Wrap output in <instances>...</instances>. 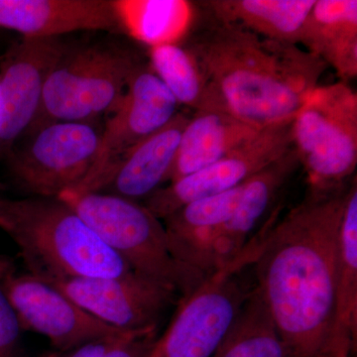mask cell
Returning <instances> with one entry per match:
<instances>
[{"label": "cell", "mask_w": 357, "mask_h": 357, "mask_svg": "<svg viewBox=\"0 0 357 357\" xmlns=\"http://www.w3.org/2000/svg\"><path fill=\"white\" fill-rule=\"evenodd\" d=\"M347 192H311L280 222L270 218L253 262L256 287L291 357H319L330 340Z\"/></svg>", "instance_id": "obj_1"}, {"label": "cell", "mask_w": 357, "mask_h": 357, "mask_svg": "<svg viewBox=\"0 0 357 357\" xmlns=\"http://www.w3.org/2000/svg\"><path fill=\"white\" fill-rule=\"evenodd\" d=\"M204 14L182 45L218 109L259 129L292 122L319 86L325 63L300 45L265 39Z\"/></svg>", "instance_id": "obj_2"}, {"label": "cell", "mask_w": 357, "mask_h": 357, "mask_svg": "<svg viewBox=\"0 0 357 357\" xmlns=\"http://www.w3.org/2000/svg\"><path fill=\"white\" fill-rule=\"evenodd\" d=\"M0 229L30 274L47 281L133 274L72 208L58 198H0Z\"/></svg>", "instance_id": "obj_3"}, {"label": "cell", "mask_w": 357, "mask_h": 357, "mask_svg": "<svg viewBox=\"0 0 357 357\" xmlns=\"http://www.w3.org/2000/svg\"><path fill=\"white\" fill-rule=\"evenodd\" d=\"M69 204L134 273L189 295L206 275L178 262L161 220L138 202L96 192L69 190L58 197Z\"/></svg>", "instance_id": "obj_4"}, {"label": "cell", "mask_w": 357, "mask_h": 357, "mask_svg": "<svg viewBox=\"0 0 357 357\" xmlns=\"http://www.w3.org/2000/svg\"><path fill=\"white\" fill-rule=\"evenodd\" d=\"M145 64L137 52L114 42L68 47L47 82L38 115L27 132L53 122H91L109 114Z\"/></svg>", "instance_id": "obj_5"}, {"label": "cell", "mask_w": 357, "mask_h": 357, "mask_svg": "<svg viewBox=\"0 0 357 357\" xmlns=\"http://www.w3.org/2000/svg\"><path fill=\"white\" fill-rule=\"evenodd\" d=\"M291 139L311 192L344 187L357 166V93L345 82L319 84L291 122Z\"/></svg>", "instance_id": "obj_6"}, {"label": "cell", "mask_w": 357, "mask_h": 357, "mask_svg": "<svg viewBox=\"0 0 357 357\" xmlns=\"http://www.w3.org/2000/svg\"><path fill=\"white\" fill-rule=\"evenodd\" d=\"M253 236L234 260L208 274L183 297L168 330L157 340L149 357H213L248 299L237 274L252 265L262 246Z\"/></svg>", "instance_id": "obj_7"}, {"label": "cell", "mask_w": 357, "mask_h": 357, "mask_svg": "<svg viewBox=\"0 0 357 357\" xmlns=\"http://www.w3.org/2000/svg\"><path fill=\"white\" fill-rule=\"evenodd\" d=\"M100 133L91 122H53L29 131L6 155L11 176L38 198L77 190L95 164Z\"/></svg>", "instance_id": "obj_8"}, {"label": "cell", "mask_w": 357, "mask_h": 357, "mask_svg": "<svg viewBox=\"0 0 357 357\" xmlns=\"http://www.w3.org/2000/svg\"><path fill=\"white\" fill-rule=\"evenodd\" d=\"M291 148V122L263 128L211 165L160 188L145 199L144 206L155 217L165 220L192 202L243 184Z\"/></svg>", "instance_id": "obj_9"}, {"label": "cell", "mask_w": 357, "mask_h": 357, "mask_svg": "<svg viewBox=\"0 0 357 357\" xmlns=\"http://www.w3.org/2000/svg\"><path fill=\"white\" fill-rule=\"evenodd\" d=\"M60 37H23L11 45L0 65V156L13 150L31 128L45 86L67 51Z\"/></svg>", "instance_id": "obj_10"}, {"label": "cell", "mask_w": 357, "mask_h": 357, "mask_svg": "<svg viewBox=\"0 0 357 357\" xmlns=\"http://www.w3.org/2000/svg\"><path fill=\"white\" fill-rule=\"evenodd\" d=\"M3 288L21 328L40 333L60 352L126 332L112 328L82 309L48 281L34 275H7Z\"/></svg>", "instance_id": "obj_11"}, {"label": "cell", "mask_w": 357, "mask_h": 357, "mask_svg": "<svg viewBox=\"0 0 357 357\" xmlns=\"http://www.w3.org/2000/svg\"><path fill=\"white\" fill-rule=\"evenodd\" d=\"M178 107L149 62L142 66L116 107L107 114L95 164L86 181L74 191H89L119 157L165 126L178 114Z\"/></svg>", "instance_id": "obj_12"}, {"label": "cell", "mask_w": 357, "mask_h": 357, "mask_svg": "<svg viewBox=\"0 0 357 357\" xmlns=\"http://www.w3.org/2000/svg\"><path fill=\"white\" fill-rule=\"evenodd\" d=\"M48 282L91 316L123 332L156 328L167 307L178 297L174 291L136 273L119 278Z\"/></svg>", "instance_id": "obj_13"}, {"label": "cell", "mask_w": 357, "mask_h": 357, "mask_svg": "<svg viewBox=\"0 0 357 357\" xmlns=\"http://www.w3.org/2000/svg\"><path fill=\"white\" fill-rule=\"evenodd\" d=\"M190 117L178 112L163 128L119 157L86 192L137 202L168 182L183 131Z\"/></svg>", "instance_id": "obj_14"}, {"label": "cell", "mask_w": 357, "mask_h": 357, "mask_svg": "<svg viewBox=\"0 0 357 357\" xmlns=\"http://www.w3.org/2000/svg\"><path fill=\"white\" fill-rule=\"evenodd\" d=\"M0 28L28 38L76 31L123 33L112 0H0Z\"/></svg>", "instance_id": "obj_15"}, {"label": "cell", "mask_w": 357, "mask_h": 357, "mask_svg": "<svg viewBox=\"0 0 357 357\" xmlns=\"http://www.w3.org/2000/svg\"><path fill=\"white\" fill-rule=\"evenodd\" d=\"M300 166L293 147L245 183L243 199L225 222L211 249L210 273L237 257L250 243V234L274 204V199Z\"/></svg>", "instance_id": "obj_16"}, {"label": "cell", "mask_w": 357, "mask_h": 357, "mask_svg": "<svg viewBox=\"0 0 357 357\" xmlns=\"http://www.w3.org/2000/svg\"><path fill=\"white\" fill-rule=\"evenodd\" d=\"M299 45L335 70L342 82L357 77L356 0H316Z\"/></svg>", "instance_id": "obj_17"}, {"label": "cell", "mask_w": 357, "mask_h": 357, "mask_svg": "<svg viewBox=\"0 0 357 357\" xmlns=\"http://www.w3.org/2000/svg\"><path fill=\"white\" fill-rule=\"evenodd\" d=\"M259 130L225 112H195L183 131L168 182L211 165Z\"/></svg>", "instance_id": "obj_18"}, {"label": "cell", "mask_w": 357, "mask_h": 357, "mask_svg": "<svg viewBox=\"0 0 357 357\" xmlns=\"http://www.w3.org/2000/svg\"><path fill=\"white\" fill-rule=\"evenodd\" d=\"M316 0H208L204 13L258 36L299 45L301 31Z\"/></svg>", "instance_id": "obj_19"}, {"label": "cell", "mask_w": 357, "mask_h": 357, "mask_svg": "<svg viewBox=\"0 0 357 357\" xmlns=\"http://www.w3.org/2000/svg\"><path fill=\"white\" fill-rule=\"evenodd\" d=\"M357 331V185L347 188L340 229L335 312L328 347L349 345ZM326 351V349H325Z\"/></svg>", "instance_id": "obj_20"}, {"label": "cell", "mask_w": 357, "mask_h": 357, "mask_svg": "<svg viewBox=\"0 0 357 357\" xmlns=\"http://www.w3.org/2000/svg\"><path fill=\"white\" fill-rule=\"evenodd\" d=\"M122 30L151 47L177 43L195 21L192 4L180 0L115 1Z\"/></svg>", "instance_id": "obj_21"}, {"label": "cell", "mask_w": 357, "mask_h": 357, "mask_svg": "<svg viewBox=\"0 0 357 357\" xmlns=\"http://www.w3.org/2000/svg\"><path fill=\"white\" fill-rule=\"evenodd\" d=\"M213 357H291L257 287L249 293Z\"/></svg>", "instance_id": "obj_22"}, {"label": "cell", "mask_w": 357, "mask_h": 357, "mask_svg": "<svg viewBox=\"0 0 357 357\" xmlns=\"http://www.w3.org/2000/svg\"><path fill=\"white\" fill-rule=\"evenodd\" d=\"M149 65L178 105L196 112H220L198 66L182 44L151 47Z\"/></svg>", "instance_id": "obj_23"}, {"label": "cell", "mask_w": 357, "mask_h": 357, "mask_svg": "<svg viewBox=\"0 0 357 357\" xmlns=\"http://www.w3.org/2000/svg\"><path fill=\"white\" fill-rule=\"evenodd\" d=\"M13 270V261L9 258L0 256V357H14L22 330L17 314L3 288L4 279L7 275L14 272Z\"/></svg>", "instance_id": "obj_24"}, {"label": "cell", "mask_w": 357, "mask_h": 357, "mask_svg": "<svg viewBox=\"0 0 357 357\" xmlns=\"http://www.w3.org/2000/svg\"><path fill=\"white\" fill-rule=\"evenodd\" d=\"M156 332L157 326L130 333L105 357H149L156 344Z\"/></svg>", "instance_id": "obj_25"}, {"label": "cell", "mask_w": 357, "mask_h": 357, "mask_svg": "<svg viewBox=\"0 0 357 357\" xmlns=\"http://www.w3.org/2000/svg\"><path fill=\"white\" fill-rule=\"evenodd\" d=\"M132 332H126L115 337L100 338L86 342L77 349L63 352L61 357H105V354L119 344L126 335Z\"/></svg>", "instance_id": "obj_26"}, {"label": "cell", "mask_w": 357, "mask_h": 357, "mask_svg": "<svg viewBox=\"0 0 357 357\" xmlns=\"http://www.w3.org/2000/svg\"><path fill=\"white\" fill-rule=\"evenodd\" d=\"M351 349V347H345V345L328 347L319 357H349Z\"/></svg>", "instance_id": "obj_27"}, {"label": "cell", "mask_w": 357, "mask_h": 357, "mask_svg": "<svg viewBox=\"0 0 357 357\" xmlns=\"http://www.w3.org/2000/svg\"><path fill=\"white\" fill-rule=\"evenodd\" d=\"M63 352H59V354H49L47 356H44L43 357H61L62 356Z\"/></svg>", "instance_id": "obj_28"}, {"label": "cell", "mask_w": 357, "mask_h": 357, "mask_svg": "<svg viewBox=\"0 0 357 357\" xmlns=\"http://www.w3.org/2000/svg\"><path fill=\"white\" fill-rule=\"evenodd\" d=\"M0 122H1V112H0Z\"/></svg>", "instance_id": "obj_29"}]
</instances>
